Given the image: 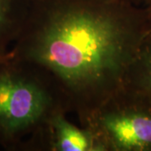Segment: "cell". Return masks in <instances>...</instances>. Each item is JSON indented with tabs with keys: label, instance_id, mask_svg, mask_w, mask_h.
<instances>
[{
	"label": "cell",
	"instance_id": "cell-2",
	"mask_svg": "<svg viewBox=\"0 0 151 151\" xmlns=\"http://www.w3.org/2000/svg\"><path fill=\"white\" fill-rule=\"evenodd\" d=\"M68 110L46 76L9 53L0 59V147L19 151L55 115Z\"/></svg>",
	"mask_w": 151,
	"mask_h": 151
},
{
	"label": "cell",
	"instance_id": "cell-4",
	"mask_svg": "<svg viewBox=\"0 0 151 151\" xmlns=\"http://www.w3.org/2000/svg\"><path fill=\"white\" fill-rule=\"evenodd\" d=\"M66 114L55 115L23 144L19 151H98L91 132L70 123Z\"/></svg>",
	"mask_w": 151,
	"mask_h": 151
},
{
	"label": "cell",
	"instance_id": "cell-3",
	"mask_svg": "<svg viewBox=\"0 0 151 151\" xmlns=\"http://www.w3.org/2000/svg\"><path fill=\"white\" fill-rule=\"evenodd\" d=\"M98 151H151V100L122 86L85 127Z\"/></svg>",
	"mask_w": 151,
	"mask_h": 151
},
{
	"label": "cell",
	"instance_id": "cell-1",
	"mask_svg": "<svg viewBox=\"0 0 151 151\" xmlns=\"http://www.w3.org/2000/svg\"><path fill=\"white\" fill-rule=\"evenodd\" d=\"M149 32L145 6L122 0H31L9 53L45 76L85 127L123 86Z\"/></svg>",
	"mask_w": 151,
	"mask_h": 151
},
{
	"label": "cell",
	"instance_id": "cell-8",
	"mask_svg": "<svg viewBox=\"0 0 151 151\" xmlns=\"http://www.w3.org/2000/svg\"><path fill=\"white\" fill-rule=\"evenodd\" d=\"M148 11V19H149V27H150V34H151V1L145 6Z\"/></svg>",
	"mask_w": 151,
	"mask_h": 151
},
{
	"label": "cell",
	"instance_id": "cell-6",
	"mask_svg": "<svg viewBox=\"0 0 151 151\" xmlns=\"http://www.w3.org/2000/svg\"><path fill=\"white\" fill-rule=\"evenodd\" d=\"M123 86L139 92L151 100V34L150 33L127 70Z\"/></svg>",
	"mask_w": 151,
	"mask_h": 151
},
{
	"label": "cell",
	"instance_id": "cell-7",
	"mask_svg": "<svg viewBox=\"0 0 151 151\" xmlns=\"http://www.w3.org/2000/svg\"><path fill=\"white\" fill-rule=\"evenodd\" d=\"M138 6H145L146 0H122Z\"/></svg>",
	"mask_w": 151,
	"mask_h": 151
},
{
	"label": "cell",
	"instance_id": "cell-9",
	"mask_svg": "<svg viewBox=\"0 0 151 151\" xmlns=\"http://www.w3.org/2000/svg\"><path fill=\"white\" fill-rule=\"evenodd\" d=\"M150 1H151V0H146V4H145V6L147 5V4H149V3H150Z\"/></svg>",
	"mask_w": 151,
	"mask_h": 151
},
{
	"label": "cell",
	"instance_id": "cell-5",
	"mask_svg": "<svg viewBox=\"0 0 151 151\" xmlns=\"http://www.w3.org/2000/svg\"><path fill=\"white\" fill-rule=\"evenodd\" d=\"M31 0H0V59L9 53L22 30Z\"/></svg>",
	"mask_w": 151,
	"mask_h": 151
}]
</instances>
